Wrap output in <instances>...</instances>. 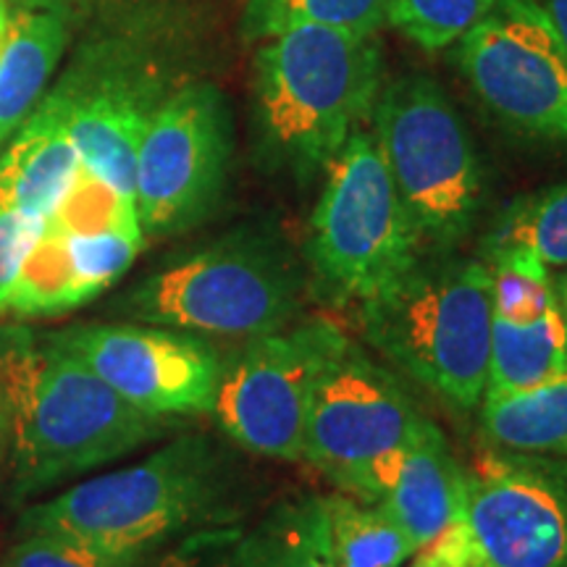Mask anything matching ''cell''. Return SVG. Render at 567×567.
I'll return each mask as SVG.
<instances>
[{
    "label": "cell",
    "instance_id": "1",
    "mask_svg": "<svg viewBox=\"0 0 567 567\" xmlns=\"http://www.w3.org/2000/svg\"><path fill=\"white\" fill-rule=\"evenodd\" d=\"M384 87L375 34L289 27L255 55V151L274 176L310 184L371 122Z\"/></svg>",
    "mask_w": 567,
    "mask_h": 567
},
{
    "label": "cell",
    "instance_id": "2",
    "mask_svg": "<svg viewBox=\"0 0 567 567\" xmlns=\"http://www.w3.org/2000/svg\"><path fill=\"white\" fill-rule=\"evenodd\" d=\"M0 394L9 408L13 499L113 463L172 429L166 417L130 405L51 339H3Z\"/></svg>",
    "mask_w": 567,
    "mask_h": 567
},
{
    "label": "cell",
    "instance_id": "3",
    "mask_svg": "<svg viewBox=\"0 0 567 567\" xmlns=\"http://www.w3.org/2000/svg\"><path fill=\"white\" fill-rule=\"evenodd\" d=\"M365 342L457 413L478 410L492 358V271L484 258L423 255L360 305Z\"/></svg>",
    "mask_w": 567,
    "mask_h": 567
},
{
    "label": "cell",
    "instance_id": "4",
    "mask_svg": "<svg viewBox=\"0 0 567 567\" xmlns=\"http://www.w3.org/2000/svg\"><path fill=\"white\" fill-rule=\"evenodd\" d=\"M308 287V266L281 234L245 226L147 274L118 310L203 339L247 342L292 323Z\"/></svg>",
    "mask_w": 567,
    "mask_h": 567
},
{
    "label": "cell",
    "instance_id": "5",
    "mask_svg": "<svg viewBox=\"0 0 567 567\" xmlns=\"http://www.w3.org/2000/svg\"><path fill=\"white\" fill-rule=\"evenodd\" d=\"M231 463L208 436L187 434L142 463L103 473L27 509L24 534H59L111 555L147 557L221 509Z\"/></svg>",
    "mask_w": 567,
    "mask_h": 567
},
{
    "label": "cell",
    "instance_id": "6",
    "mask_svg": "<svg viewBox=\"0 0 567 567\" xmlns=\"http://www.w3.org/2000/svg\"><path fill=\"white\" fill-rule=\"evenodd\" d=\"M310 216L308 274L334 305L371 302L425 255L371 130H358L326 168Z\"/></svg>",
    "mask_w": 567,
    "mask_h": 567
},
{
    "label": "cell",
    "instance_id": "7",
    "mask_svg": "<svg viewBox=\"0 0 567 567\" xmlns=\"http://www.w3.org/2000/svg\"><path fill=\"white\" fill-rule=\"evenodd\" d=\"M371 132L425 250H455L484 205V166L455 103L431 76H396L379 92Z\"/></svg>",
    "mask_w": 567,
    "mask_h": 567
},
{
    "label": "cell",
    "instance_id": "8",
    "mask_svg": "<svg viewBox=\"0 0 567 567\" xmlns=\"http://www.w3.org/2000/svg\"><path fill=\"white\" fill-rule=\"evenodd\" d=\"M457 69L502 126L567 147V51L542 0H496L457 40Z\"/></svg>",
    "mask_w": 567,
    "mask_h": 567
},
{
    "label": "cell",
    "instance_id": "9",
    "mask_svg": "<svg viewBox=\"0 0 567 567\" xmlns=\"http://www.w3.org/2000/svg\"><path fill=\"white\" fill-rule=\"evenodd\" d=\"M339 339L342 331L326 321L247 339L224 360L210 410L218 429L252 455L302 460L310 394Z\"/></svg>",
    "mask_w": 567,
    "mask_h": 567
},
{
    "label": "cell",
    "instance_id": "10",
    "mask_svg": "<svg viewBox=\"0 0 567 567\" xmlns=\"http://www.w3.org/2000/svg\"><path fill=\"white\" fill-rule=\"evenodd\" d=\"M231 113L213 84L158 103L137 151L134 203L145 234L193 229L221 200L231 163Z\"/></svg>",
    "mask_w": 567,
    "mask_h": 567
},
{
    "label": "cell",
    "instance_id": "11",
    "mask_svg": "<svg viewBox=\"0 0 567 567\" xmlns=\"http://www.w3.org/2000/svg\"><path fill=\"white\" fill-rule=\"evenodd\" d=\"M429 425L402 381L342 334L310 394L302 460L342 492L365 465Z\"/></svg>",
    "mask_w": 567,
    "mask_h": 567
},
{
    "label": "cell",
    "instance_id": "12",
    "mask_svg": "<svg viewBox=\"0 0 567 567\" xmlns=\"http://www.w3.org/2000/svg\"><path fill=\"white\" fill-rule=\"evenodd\" d=\"M463 488L478 567H567V463L484 446Z\"/></svg>",
    "mask_w": 567,
    "mask_h": 567
},
{
    "label": "cell",
    "instance_id": "13",
    "mask_svg": "<svg viewBox=\"0 0 567 567\" xmlns=\"http://www.w3.org/2000/svg\"><path fill=\"white\" fill-rule=\"evenodd\" d=\"M48 339L142 413L172 421L213 410L224 360L203 337L153 323H90Z\"/></svg>",
    "mask_w": 567,
    "mask_h": 567
},
{
    "label": "cell",
    "instance_id": "14",
    "mask_svg": "<svg viewBox=\"0 0 567 567\" xmlns=\"http://www.w3.org/2000/svg\"><path fill=\"white\" fill-rule=\"evenodd\" d=\"M481 258L492 271L486 394L515 392L567 373L565 323L549 266L520 245L486 247Z\"/></svg>",
    "mask_w": 567,
    "mask_h": 567
},
{
    "label": "cell",
    "instance_id": "15",
    "mask_svg": "<svg viewBox=\"0 0 567 567\" xmlns=\"http://www.w3.org/2000/svg\"><path fill=\"white\" fill-rule=\"evenodd\" d=\"M342 492L379 505L417 551L463 517V465L431 423L410 444L365 465Z\"/></svg>",
    "mask_w": 567,
    "mask_h": 567
},
{
    "label": "cell",
    "instance_id": "16",
    "mask_svg": "<svg viewBox=\"0 0 567 567\" xmlns=\"http://www.w3.org/2000/svg\"><path fill=\"white\" fill-rule=\"evenodd\" d=\"M66 118L76 155L118 193L134 197L137 151L153 105L151 92L124 76H105L87 87H61L53 92Z\"/></svg>",
    "mask_w": 567,
    "mask_h": 567
},
{
    "label": "cell",
    "instance_id": "17",
    "mask_svg": "<svg viewBox=\"0 0 567 567\" xmlns=\"http://www.w3.org/2000/svg\"><path fill=\"white\" fill-rule=\"evenodd\" d=\"M13 134L0 155V205L48 221L80 168L61 103L51 95Z\"/></svg>",
    "mask_w": 567,
    "mask_h": 567
},
{
    "label": "cell",
    "instance_id": "18",
    "mask_svg": "<svg viewBox=\"0 0 567 567\" xmlns=\"http://www.w3.org/2000/svg\"><path fill=\"white\" fill-rule=\"evenodd\" d=\"M69 40V21L55 0H24L11 11L0 51V147L38 109Z\"/></svg>",
    "mask_w": 567,
    "mask_h": 567
},
{
    "label": "cell",
    "instance_id": "19",
    "mask_svg": "<svg viewBox=\"0 0 567 567\" xmlns=\"http://www.w3.org/2000/svg\"><path fill=\"white\" fill-rule=\"evenodd\" d=\"M478 431L484 446L567 463V373L486 394L478 405Z\"/></svg>",
    "mask_w": 567,
    "mask_h": 567
},
{
    "label": "cell",
    "instance_id": "20",
    "mask_svg": "<svg viewBox=\"0 0 567 567\" xmlns=\"http://www.w3.org/2000/svg\"><path fill=\"white\" fill-rule=\"evenodd\" d=\"M229 567H337L323 496H297L274 507L239 538Z\"/></svg>",
    "mask_w": 567,
    "mask_h": 567
},
{
    "label": "cell",
    "instance_id": "21",
    "mask_svg": "<svg viewBox=\"0 0 567 567\" xmlns=\"http://www.w3.org/2000/svg\"><path fill=\"white\" fill-rule=\"evenodd\" d=\"M323 502L337 567H405L413 559L415 544L379 505L344 492Z\"/></svg>",
    "mask_w": 567,
    "mask_h": 567
},
{
    "label": "cell",
    "instance_id": "22",
    "mask_svg": "<svg viewBox=\"0 0 567 567\" xmlns=\"http://www.w3.org/2000/svg\"><path fill=\"white\" fill-rule=\"evenodd\" d=\"M87 300H92V295L74 271L66 237L45 226L38 243L27 252L17 281L6 295L0 318L61 316L80 308Z\"/></svg>",
    "mask_w": 567,
    "mask_h": 567
},
{
    "label": "cell",
    "instance_id": "23",
    "mask_svg": "<svg viewBox=\"0 0 567 567\" xmlns=\"http://www.w3.org/2000/svg\"><path fill=\"white\" fill-rule=\"evenodd\" d=\"M394 0H250L245 13L247 38L266 40L289 27L316 24L354 34H375Z\"/></svg>",
    "mask_w": 567,
    "mask_h": 567
},
{
    "label": "cell",
    "instance_id": "24",
    "mask_svg": "<svg viewBox=\"0 0 567 567\" xmlns=\"http://www.w3.org/2000/svg\"><path fill=\"white\" fill-rule=\"evenodd\" d=\"M520 245L549 268L567 266V182L517 197L496 218L486 247Z\"/></svg>",
    "mask_w": 567,
    "mask_h": 567
},
{
    "label": "cell",
    "instance_id": "25",
    "mask_svg": "<svg viewBox=\"0 0 567 567\" xmlns=\"http://www.w3.org/2000/svg\"><path fill=\"white\" fill-rule=\"evenodd\" d=\"M45 226L63 234V237L142 229L134 197L118 193L113 184L101 179L95 172H90L82 161Z\"/></svg>",
    "mask_w": 567,
    "mask_h": 567
},
{
    "label": "cell",
    "instance_id": "26",
    "mask_svg": "<svg viewBox=\"0 0 567 567\" xmlns=\"http://www.w3.org/2000/svg\"><path fill=\"white\" fill-rule=\"evenodd\" d=\"M496 0H394L386 24L421 51H444L478 24Z\"/></svg>",
    "mask_w": 567,
    "mask_h": 567
},
{
    "label": "cell",
    "instance_id": "27",
    "mask_svg": "<svg viewBox=\"0 0 567 567\" xmlns=\"http://www.w3.org/2000/svg\"><path fill=\"white\" fill-rule=\"evenodd\" d=\"M142 229H118L87 237H66L71 264L90 295H101L105 287L130 271L142 250Z\"/></svg>",
    "mask_w": 567,
    "mask_h": 567
},
{
    "label": "cell",
    "instance_id": "28",
    "mask_svg": "<svg viewBox=\"0 0 567 567\" xmlns=\"http://www.w3.org/2000/svg\"><path fill=\"white\" fill-rule=\"evenodd\" d=\"M145 559L111 555L59 534H27L0 567H140Z\"/></svg>",
    "mask_w": 567,
    "mask_h": 567
},
{
    "label": "cell",
    "instance_id": "29",
    "mask_svg": "<svg viewBox=\"0 0 567 567\" xmlns=\"http://www.w3.org/2000/svg\"><path fill=\"white\" fill-rule=\"evenodd\" d=\"M42 231H45L42 218L24 216L0 205V316H3L6 295L17 281L19 268Z\"/></svg>",
    "mask_w": 567,
    "mask_h": 567
},
{
    "label": "cell",
    "instance_id": "30",
    "mask_svg": "<svg viewBox=\"0 0 567 567\" xmlns=\"http://www.w3.org/2000/svg\"><path fill=\"white\" fill-rule=\"evenodd\" d=\"M544 9H547L551 27H555L557 38L563 40L565 51H567V0H542Z\"/></svg>",
    "mask_w": 567,
    "mask_h": 567
},
{
    "label": "cell",
    "instance_id": "31",
    "mask_svg": "<svg viewBox=\"0 0 567 567\" xmlns=\"http://www.w3.org/2000/svg\"><path fill=\"white\" fill-rule=\"evenodd\" d=\"M11 436V425H9V408H6L3 394H0V460H3V450H6V439Z\"/></svg>",
    "mask_w": 567,
    "mask_h": 567
},
{
    "label": "cell",
    "instance_id": "32",
    "mask_svg": "<svg viewBox=\"0 0 567 567\" xmlns=\"http://www.w3.org/2000/svg\"><path fill=\"white\" fill-rule=\"evenodd\" d=\"M557 284V302H559V313H563V323H565V339H567V271L555 279Z\"/></svg>",
    "mask_w": 567,
    "mask_h": 567
},
{
    "label": "cell",
    "instance_id": "33",
    "mask_svg": "<svg viewBox=\"0 0 567 567\" xmlns=\"http://www.w3.org/2000/svg\"><path fill=\"white\" fill-rule=\"evenodd\" d=\"M140 567H195V565L189 563V559L184 555H172V557L158 559V563H151V559H145V563H142Z\"/></svg>",
    "mask_w": 567,
    "mask_h": 567
},
{
    "label": "cell",
    "instance_id": "34",
    "mask_svg": "<svg viewBox=\"0 0 567 567\" xmlns=\"http://www.w3.org/2000/svg\"><path fill=\"white\" fill-rule=\"evenodd\" d=\"M9 19H11L9 6H6V0H0V51H3L6 34H9Z\"/></svg>",
    "mask_w": 567,
    "mask_h": 567
},
{
    "label": "cell",
    "instance_id": "35",
    "mask_svg": "<svg viewBox=\"0 0 567 567\" xmlns=\"http://www.w3.org/2000/svg\"><path fill=\"white\" fill-rule=\"evenodd\" d=\"M405 567H436V565L425 563V559H423V557H417V555H413V559H410V565H405Z\"/></svg>",
    "mask_w": 567,
    "mask_h": 567
}]
</instances>
